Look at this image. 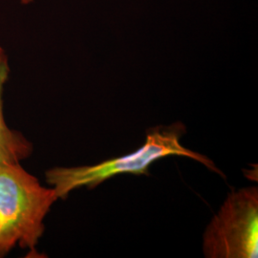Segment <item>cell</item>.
I'll list each match as a JSON object with an SVG mask.
<instances>
[{"instance_id":"5b68a950","label":"cell","mask_w":258,"mask_h":258,"mask_svg":"<svg viewBox=\"0 0 258 258\" xmlns=\"http://www.w3.org/2000/svg\"><path fill=\"white\" fill-rule=\"evenodd\" d=\"M33 0H21V2L23 3V4H28V3H30V2H32Z\"/></svg>"},{"instance_id":"3957f363","label":"cell","mask_w":258,"mask_h":258,"mask_svg":"<svg viewBox=\"0 0 258 258\" xmlns=\"http://www.w3.org/2000/svg\"><path fill=\"white\" fill-rule=\"evenodd\" d=\"M203 251L208 258L257 257V186L228 195L205 231Z\"/></svg>"},{"instance_id":"6da1fadb","label":"cell","mask_w":258,"mask_h":258,"mask_svg":"<svg viewBox=\"0 0 258 258\" xmlns=\"http://www.w3.org/2000/svg\"><path fill=\"white\" fill-rule=\"evenodd\" d=\"M186 131L183 122L158 125L148 129L145 144L134 152L103 161L93 166L54 167L45 172L48 184L52 185L58 199H66L77 188L97 187L104 181L120 174L149 175V167L158 160L168 156L185 157L201 163L209 170L225 174L209 157L184 148L181 138Z\"/></svg>"},{"instance_id":"277c9868","label":"cell","mask_w":258,"mask_h":258,"mask_svg":"<svg viewBox=\"0 0 258 258\" xmlns=\"http://www.w3.org/2000/svg\"><path fill=\"white\" fill-rule=\"evenodd\" d=\"M8 55L0 47V161L20 163L33 153V144L21 132L10 128L4 118L3 89L9 79Z\"/></svg>"},{"instance_id":"7a4b0ae2","label":"cell","mask_w":258,"mask_h":258,"mask_svg":"<svg viewBox=\"0 0 258 258\" xmlns=\"http://www.w3.org/2000/svg\"><path fill=\"white\" fill-rule=\"evenodd\" d=\"M57 199L54 187L43 186L20 163L0 161V258L17 245L36 252Z\"/></svg>"}]
</instances>
